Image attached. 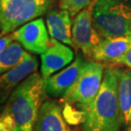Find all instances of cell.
I'll use <instances>...</instances> for the list:
<instances>
[{"label": "cell", "mask_w": 131, "mask_h": 131, "mask_svg": "<svg viewBox=\"0 0 131 131\" xmlns=\"http://www.w3.org/2000/svg\"><path fill=\"white\" fill-rule=\"evenodd\" d=\"M121 69H105L101 88L85 113L80 131H120L121 113L118 102V78Z\"/></svg>", "instance_id": "1"}, {"label": "cell", "mask_w": 131, "mask_h": 131, "mask_svg": "<svg viewBox=\"0 0 131 131\" xmlns=\"http://www.w3.org/2000/svg\"><path fill=\"white\" fill-rule=\"evenodd\" d=\"M46 80L37 72L16 86L4 103V110L13 118L15 131H34L40 108L45 101Z\"/></svg>", "instance_id": "2"}, {"label": "cell", "mask_w": 131, "mask_h": 131, "mask_svg": "<svg viewBox=\"0 0 131 131\" xmlns=\"http://www.w3.org/2000/svg\"><path fill=\"white\" fill-rule=\"evenodd\" d=\"M91 16L102 38L131 35V0H98Z\"/></svg>", "instance_id": "3"}, {"label": "cell", "mask_w": 131, "mask_h": 131, "mask_svg": "<svg viewBox=\"0 0 131 131\" xmlns=\"http://www.w3.org/2000/svg\"><path fill=\"white\" fill-rule=\"evenodd\" d=\"M104 66L96 61H86L77 81L69 91L68 95L60 101L64 102L66 107L76 108L74 112H70L72 118L79 115L81 122L85 113L92 104L101 88Z\"/></svg>", "instance_id": "4"}, {"label": "cell", "mask_w": 131, "mask_h": 131, "mask_svg": "<svg viewBox=\"0 0 131 131\" xmlns=\"http://www.w3.org/2000/svg\"><path fill=\"white\" fill-rule=\"evenodd\" d=\"M54 0H0V35H7L47 13Z\"/></svg>", "instance_id": "5"}, {"label": "cell", "mask_w": 131, "mask_h": 131, "mask_svg": "<svg viewBox=\"0 0 131 131\" xmlns=\"http://www.w3.org/2000/svg\"><path fill=\"white\" fill-rule=\"evenodd\" d=\"M72 37L74 46L81 50L84 55L91 58L94 49L101 42L102 37L93 25L90 7L75 15L72 26Z\"/></svg>", "instance_id": "6"}, {"label": "cell", "mask_w": 131, "mask_h": 131, "mask_svg": "<svg viewBox=\"0 0 131 131\" xmlns=\"http://www.w3.org/2000/svg\"><path fill=\"white\" fill-rule=\"evenodd\" d=\"M14 39L25 48L34 53L41 54L50 45L48 31L41 18L27 22L12 32Z\"/></svg>", "instance_id": "7"}, {"label": "cell", "mask_w": 131, "mask_h": 131, "mask_svg": "<svg viewBox=\"0 0 131 131\" xmlns=\"http://www.w3.org/2000/svg\"><path fill=\"white\" fill-rule=\"evenodd\" d=\"M85 62L81 55L78 54L75 60L68 67L46 80V93L51 98L63 99L77 81Z\"/></svg>", "instance_id": "8"}, {"label": "cell", "mask_w": 131, "mask_h": 131, "mask_svg": "<svg viewBox=\"0 0 131 131\" xmlns=\"http://www.w3.org/2000/svg\"><path fill=\"white\" fill-rule=\"evenodd\" d=\"M37 58L26 52L18 65L0 75V105H4L16 86L30 74L37 72Z\"/></svg>", "instance_id": "9"}, {"label": "cell", "mask_w": 131, "mask_h": 131, "mask_svg": "<svg viewBox=\"0 0 131 131\" xmlns=\"http://www.w3.org/2000/svg\"><path fill=\"white\" fill-rule=\"evenodd\" d=\"M74 52L57 39L51 38L50 45L46 52L41 55V74L47 80L55 72L63 69L72 62Z\"/></svg>", "instance_id": "10"}, {"label": "cell", "mask_w": 131, "mask_h": 131, "mask_svg": "<svg viewBox=\"0 0 131 131\" xmlns=\"http://www.w3.org/2000/svg\"><path fill=\"white\" fill-rule=\"evenodd\" d=\"M34 131H76L69 126L63 107L53 100H46L39 111Z\"/></svg>", "instance_id": "11"}, {"label": "cell", "mask_w": 131, "mask_h": 131, "mask_svg": "<svg viewBox=\"0 0 131 131\" xmlns=\"http://www.w3.org/2000/svg\"><path fill=\"white\" fill-rule=\"evenodd\" d=\"M131 49V35L102 38L96 47L91 58L96 62L118 64L119 60Z\"/></svg>", "instance_id": "12"}, {"label": "cell", "mask_w": 131, "mask_h": 131, "mask_svg": "<svg viewBox=\"0 0 131 131\" xmlns=\"http://www.w3.org/2000/svg\"><path fill=\"white\" fill-rule=\"evenodd\" d=\"M72 16L67 10H50L47 12L46 22L49 35L67 45L74 46L72 37Z\"/></svg>", "instance_id": "13"}, {"label": "cell", "mask_w": 131, "mask_h": 131, "mask_svg": "<svg viewBox=\"0 0 131 131\" xmlns=\"http://www.w3.org/2000/svg\"><path fill=\"white\" fill-rule=\"evenodd\" d=\"M118 102L122 125L125 131H131V69L121 70L118 78Z\"/></svg>", "instance_id": "14"}, {"label": "cell", "mask_w": 131, "mask_h": 131, "mask_svg": "<svg viewBox=\"0 0 131 131\" xmlns=\"http://www.w3.org/2000/svg\"><path fill=\"white\" fill-rule=\"evenodd\" d=\"M26 52L17 41H12L4 51L0 53V75L6 73L23 60Z\"/></svg>", "instance_id": "15"}, {"label": "cell", "mask_w": 131, "mask_h": 131, "mask_svg": "<svg viewBox=\"0 0 131 131\" xmlns=\"http://www.w3.org/2000/svg\"><path fill=\"white\" fill-rule=\"evenodd\" d=\"M92 0H59L60 9L67 10L72 17L91 6Z\"/></svg>", "instance_id": "16"}, {"label": "cell", "mask_w": 131, "mask_h": 131, "mask_svg": "<svg viewBox=\"0 0 131 131\" xmlns=\"http://www.w3.org/2000/svg\"><path fill=\"white\" fill-rule=\"evenodd\" d=\"M14 37L12 33L7 35H0V53L7 48L8 46L14 41Z\"/></svg>", "instance_id": "17"}, {"label": "cell", "mask_w": 131, "mask_h": 131, "mask_svg": "<svg viewBox=\"0 0 131 131\" xmlns=\"http://www.w3.org/2000/svg\"><path fill=\"white\" fill-rule=\"evenodd\" d=\"M124 64L131 69V49L119 60L118 64Z\"/></svg>", "instance_id": "18"}, {"label": "cell", "mask_w": 131, "mask_h": 131, "mask_svg": "<svg viewBox=\"0 0 131 131\" xmlns=\"http://www.w3.org/2000/svg\"><path fill=\"white\" fill-rule=\"evenodd\" d=\"M4 104L0 105V131H8L2 118V113H3V111H4Z\"/></svg>", "instance_id": "19"}, {"label": "cell", "mask_w": 131, "mask_h": 131, "mask_svg": "<svg viewBox=\"0 0 131 131\" xmlns=\"http://www.w3.org/2000/svg\"><path fill=\"white\" fill-rule=\"evenodd\" d=\"M98 1V0H92V3H91V6H90V8H91V7L93 6V5L96 4V3Z\"/></svg>", "instance_id": "20"}]
</instances>
